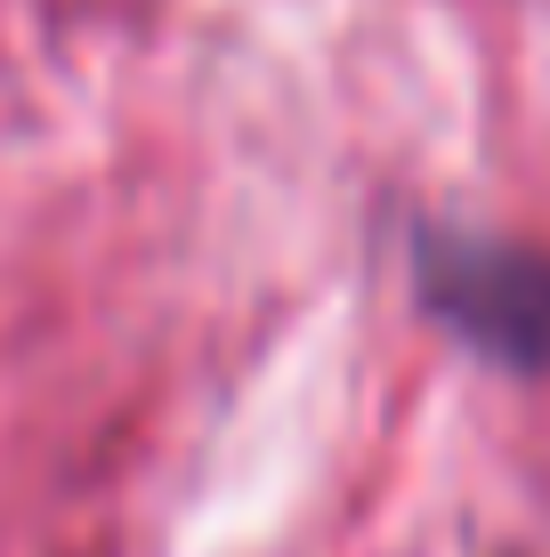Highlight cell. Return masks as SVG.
I'll return each instance as SVG.
<instances>
[{
    "mask_svg": "<svg viewBox=\"0 0 550 557\" xmlns=\"http://www.w3.org/2000/svg\"><path fill=\"white\" fill-rule=\"evenodd\" d=\"M421 283L453 332H469L486 356L550 372V259L518 243H429Z\"/></svg>",
    "mask_w": 550,
    "mask_h": 557,
    "instance_id": "6da1fadb",
    "label": "cell"
}]
</instances>
